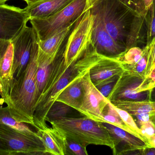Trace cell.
Wrapping results in <instances>:
<instances>
[{
	"mask_svg": "<svg viewBox=\"0 0 155 155\" xmlns=\"http://www.w3.org/2000/svg\"><path fill=\"white\" fill-rule=\"evenodd\" d=\"M11 43V42L4 41V40L0 39V63H1L2 58L5 53V52L7 50V48ZM0 82L1 83V75H0Z\"/></svg>",
	"mask_w": 155,
	"mask_h": 155,
	"instance_id": "35",
	"label": "cell"
},
{
	"mask_svg": "<svg viewBox=\"0 0 155 155\" xmlns=\"http://www.w3.org/2000/svg\"><path fill=\"white\" fill-rule=\"evenodd\" d=\"M150 101H155V86L150 90Z\"/></svg>",
	"mask_w": 155,
	"mask_h": 155,
	"instance_id": "42",
	"label": "cell"
},
{
	"mask_svg": "<svg viewBox=\"0 0 155 155\" xmlns=\"http://www.w3.org/2000/svg\"><path fill=\"white\" fill-rule=\"evenodd\" d=\"M86 0H74L58 12L45 18L30 20L39 41H42L60 30L73 25L87 11Z\"/></svg>",
	"mask_w": 155,
	"mask_h": 155,
	"instance_id": "5",
	"label": "cell"
},
{
	"mask_svg": "<svg viewBox=\"0 0 155 155\" xmlns=\"http://www.w3.org/2000/svg\"><path fill=\"white\" fill-rule=\"evenodd\" d=\"M30 19L24 9L0 4V39L12 42Z\"/></svg>",
	"mask_w": 155,
	"mask_h": 155,
	"instance_id": "11",
	"label": "cell"
},
{
	"mask_svg": "<svg viewBox=\"0 0 155 155\" xmlns=\"http://www.w3.org/2000/svg\"><path fill=\"white\" fill-rule=\"evenodd\" d=\"M143 49L134 46L127 49L117 57L113 58L121 65L133 64L136 63L143 55Z\"/></svg>",
	"mask_w": 155,
	"mask_h": 155,
	"instance_id": "27",
	"label": "cell"
},
{
	"mask_svg": "<svg viewBox=\"0 0 155 155\" xmlns=\"http://www.w3.org/2000/svg\"><path fill=\"white\" fill-rule=\"evenodd\" d=\"M155 67V39L150 51L149 59L145 71V78L148 76Z\"/></svg>",
	"mask_w": 155,
	"mask_h": 155,
	"instance_id": "33",
	"label": "cell"
},
{
	"mask_svg": "<svg viewBox=\"0 0 155 155\" xmlns=\"http://www.w3.org/2000/svg\"><path fill=\"white\" fill-rule=\"evenodd\" d=\"M74 0H41L24 8L30 17L32 18H45L65 8Z\"/></svg>",
	"mask_w": 155,
	"mask_h": 155,
	"instance_id": "16",
	"label": "cell"
},
{
	"mask_svg": "<svg viewBox=\"0 0 155 155\" xmlns=\"http://www.w3.org/2000/svg\"><path fill=\"white\" fill-rule=\"evenodd\" d=\"M0 95L2 96V98L3 97V93L2 86V83L0 82Z\"/></svg>",
	"mask_w": 155,
	"mask_h": 155,
	"instance_id": "45",
	"label": "cell"
},
{
	"mask_svg": "<svg viewBox=\"0 0 155 155\" xmlns=\"http://www.w3.org/2000/svg\"><path fill=\"white\" fill-rule=\"evenodd\" d=\"M145 78L124 71L107 97V100L110 102L150 101V90L144 91L143 85Z\"/></svg>",
	"mask_w": 155,
	"mask_h": 155,
	"instance_id": "8",
	"label": "cell"
},
{
	"mask_svg": "<svg viewBox=\"0 0 155 155\" xmlns=\"http://www.w3.org/2000/svg\"><path fill=\"white\" fill-rule=\"evenodd\" d=\"M74 24L60 30L45 40H39V49L48 55H56L69 36Z\"/></svg>",
	"mask_w": 155,
	"mask_h": 155,
	"instance_id": "20",
	"label": "cell"
},
{
	"mask_svg": "<svg viewBox=\"0 0 155 155\" xmlns=\"http://www.w3.org/2000/svg\"><path fill=\"white\" fill-rule=\"evenodd\" d=\"M147 27V44H149L155 39V0L147 11L146 16Z\"/></svg>",
	"mask_w": 155,
	"mask_h": 155,
	"instance_id": "29",
	"label": "cell"
},
{
	"mask_svg": "<svg viewBox=\"0 0 155 155\" xmlns=\"http://www.w3.org/2000/svg\"><path fill=\"white\" fill-rule=\"evenodd\" d=\"M113 139L114 155H127L136 150L150 147L143 140L125 130L108 123H103Z\"/></svg>",
	"mask_w": 155,
	"mask_h": 155,
	"instance_id": "13",
	"label": "cell"
},
{
	"mask_svg": "<svg viewBox=\"0 0 155 155\" xmlns=\"http://www.w3.org/2000/svg\"><path fill=\"white\" fill-rule=\"evenodd\" d=\"M140 155H155V147H146L141 149L140 151Z\"/></svg>",
	"mask_w": 155,
	"mask_h": 155,
	"instance_id": "36",
	"label": "cell"
},
{
	"mask_svg": "<svg viewBox=\"0 0 155 155\" xmlns=\"http://www.w3.org/2000/svg\"><path fill=\"white\" fill-rule=\"evenodd\" d=\"M66 155H87L86 147L72 139L66 138Z\"/></svg>",
	"mask_w": 155,
	"mask_h": 155,
	"instance_id": "30",
	"label": "cell"
},
{
	"mask_svg": "<svg viewBox=\"0 0 155 155\" xmlns=\"http://www.w3.org/2000/svg\"><path fill=\"white\" fill-rule=\"evenodd\" d=\"M23 1L26 2L27 4V6H30V5H32L38 2L41 1V0H23Z\"/></svg>",
	"mask_w": 155,
	"mask_h": 155,
	"instance_id": "43",
	"label": "cell"
},
{
	"mask_svg": "<svg viewBox=\"0 0 155 155\" xmlns=\"http://www.w3.org/2000/svg\"><path fill=\"white\" fill-rule=\"evenodd\" d=\"M57 55L51 56L39 49L36 73V104L44 91L53 62Z\"/></svg>",
	"mask_w": 155,
	"mask_h": 155,
	"instance_id": "17",
	"label": "cell"
},
{
	"mask_svg": "<svg viewBox=\"0 0 155 155\" xmlns=\"http://www.w3.org/2000/svg\"><path fill=\"white\" fill-rule=\"evenodd\" d=\"M13 50L11 42L0 63L1 83L3 93V97L2 98L3 103L7 99L14 80L13 72Z\"/></svg>",
	"mask_w": 155,
	"mask_h": 155,
	"instance_id": "18",
	"label": "cell"
},
{
	"mask_svg": "<svg viewBox=\"0 0 155 155\" xmlns=\"http://www.w3.org/2000/svg\"><path fill=\"white\" fill-rule=\"evenodd\" d=\"M0 155H9L7 147L2 139L0 138Z\"/></svg>",
	"mask_w": 155,
	"mask_h": 155,
	"instance_id": "38",
	"label": "cell"
},
{
	"mask_svg": "<svg viewBox=\"0 0 155 155\" xmlns=\"http://www.w3.org/2000/svg\"><path fill=\"white\" fill-rule=\"evenodd\" d=\"M119 76L120 75L116 76L108 80L103 82L97 86H95L96 87L97 89L101 93L103 96L107 98L111 92H112Z\"/></svg>",
	"mask_w": 155,
	"mask_h": 155,
	"instance_id": "31",
	"label": "cell"
},
{
	"mask_svg": "<svg viewBox=\"0 0 155 155\" xmlns=\"http://www.w3.org/2000/svg\"><path fill=\"white\" fill-rule=\"evenodd\" d=\"M0 138L5 143L9 155H46L39 134H29L0 123Z\"/></svg>",
	"mask_w": 155,
	"mask_h": 155,
	"instance_id": "7",
	"label": "cell"
},
{
	"mask_svg": "<svg viewBox=\"0 0 155 155\" xmlns=\"http://www.w3.org/2000/svg\"><path fill=\"white\" fill-rule=\"evenodd\" d=\"M103 57L91 43L84 53L69 66L63 63L52 67L44 91L35 108L33 121L37 130L48 126L47 113L64 89L72 82L83 77Z\"/></svg>",
	"mask_w": 155,
	"mask_h": 155,
	"instance_id": "1",
	"label": "cell"
},
{
	"mask_svg": "<svg viewBox=\"0 0 155 155\" xmlns=\"http://www.w3.org/2000/svg\"><path fill=\"white\" fill-rule=\"evenodd\" d=\"M136 124L147 139V137L155 133L154 126L150 119L147 121L137 122Z\"/></svg>",
	"mask_w": 155,
	"mask_h": 155,
	"instance_id": "32",
	"label": "cell"
},
{
	"mask_svg": "<svg viewBox=\"0 0 155 155\" xmlns=\"http://www.w3.org/2000/svg\"><path fill=\"white\" fill-rule=\"evenodd\" d=\"M93 25V15L89 9L77 20L67 37L64 53L65 66L75 62L90 46Z\"/></svg>",
	"mask_w": 155,
	"mask_h": 155,
	"instance_id": "6",
	"label": "cell"
},
{
	"mask_svg": "<svg viewBox=\"0 0 155 155\" xmlns=\"http://www.w3.org/2000/svg\"><path fill=\"white\" fill-rule=\"evenodd\" d=\"M84 96L78 112L92 120L104 123L103 112L109 103L90 80L89 72L82 78Z\"/></svg>",
	"mask_w": 155,
	"mask_h": 155,
	"instance_id": "10",
	"label": "cell"
},
{
	"mask_svg": "<svg viewBox=\"0 0 155 155\" xmlns=\"http://www.w3.org/2000/svg\"><path fill=\"white\" fill-rule=\"evenodd\" d=\"M79 114H81L72 107L61 102L55 101L47 113L46 121L51 123L68 116Z\"/></svg>",
	"mask_w": 155,
	"mask_h": 155,
	"instance_id": "23",
	"label": "cell"
},
{
	"mask_svg": "<svg viewBox=\"0 0 155 155\" xmlns=\"http://www.w3.org/2000/svg\"><path fill=\"white\" fill-rule=\"evenodd\" d=\"M147 11L143 10L138 12L135 15L127 39L126 50L137 46L142 36L144 24L146 22Z\"/></svg>",
	"mask_w": 155,
	"mask_h": 155,
	"instance_id": "22",
	"label": "cell"
},
{
	"mask_svg": "<svg viewBox=\"0 0 155 155\" xmlns=\"http://www.w3.org/2000/svg\"><path fill=\"white\" fill-rule=\"evenodd\" d=\"M36 130L44 146L46 154L66 155V138L58 129L47 126Z\"/></svg>",
	"mask_w": 155,
	"mask_h": 155,
	"instance_id": "15",
	"label": "cell"
},
{
	"mask_svg": "<svg viewBox=\"0 0 155 155\" xmlns=\"http://www.w3.org/2000/svg\"><path fill=\"white\" fill-rule=\"evenodd\" d=\"M147 83L148 85L149 90L155 86V67L147 77H146Z\"/></svg>",
	"mask_w": 155,
	"mask_h": 155,
	"instance_id": "34",
	"label": "cell"
},
{
	"mask_svg": "<svg viewBox=\"0 0 155 155\" xmlns=\"http://www.w3.org/2000/svg\"><path fill=\"white\" fill-rule=\"evenodd\" d=\"M8 1L9 0H0V4H4Z\"/></svg>",
	"mask_w": 155,
	"mask_h": 155,
	"instance_id": "46",
	"label": "cell"
},
{
	"mask_svg": "<svg viewBox=\"0 0 155 155\" xmlns=\"http://www.w3.org/2000/svg\"><path fill=\"white\" fill-rule=\"evenodd\" d=\"M115 108L116 110L117 111L118 113L119 114L120 116H121L122 119H123L124 122L128 126V127L132 130V132L134 133V135L143 140L148 145L147 139L142 133L141 130L137 125L133 116L125 110L117 108L115 106Z\"/></svg>",
	"mask_w": 155,
	"mask_h": 155,
	"instance_id": "28",
	"label": "cell"
},
{
	"mask_svg": "<svg viewBox=\"0 0 155 155\" xmlns=\"http://www.w3.org/2000/svg\"><path fill=\"white\" fill-rule=\"evenodd\" d=\"M154 0H143L145 10L147 11L151 7Z\"/></svg>",
	"mask_w": 155,
	"mask_h": 155,
	"instance_id": "41",
	"label": "cell"
},
{
	"mask_svg": "<svg viewBox=\"0 0 155 155\" xmlns=\"http://www.w3.org/2000/svg\"><path fill=\"white\" fill-rule=\"evenodd\" d=\"M114 106L129 113L132 116L146 114L149 116L155 114V101L128 102L114 101L110 102Z\"/></svg>",
	"mask_w": 155,
	"mask_h": 155,
	"instance_id": "21",
	"label": "cell"
},
{
	"mask_svg": "<svg viewBox=\"0 0 155 155\" xmlns=\"http://www.w3.org/2000/svg\"><path fill=\"white\" fill-rule=\"evenodd\" d=\"M82 78L76 79L68 85L58 96L56 101L64 103L78 111L84 96Z\"/></svg>",
	"mask_w": 155,
	"mask_h": 155,
	"instance_id": "19",
	"label": "cell"
},
{
	"mask_svg": "<svg viewBox=\"0 0 155 155\" xmlns=\"http://www.w3.org/2000/svg\"><path fill=\"white\" fill-rule=\"evenodd\" d=\"M149 119L153 123L155 128V114L149 116Z\"/></svg>",
	"mask_w": 155,
	"mask_h": 155,
	"instance_id": "44",
	"label": "cell"
},
{
	"mask_svg": "<svg viewBox=\"0 0 155 155\" xmlns=\"http://www.w3.org/2000/svg\"><path fill=\"white\" fill-rule=\"evenodd\" d=\"M34 28L27 25L12 42L13 50V72L14 79L25 71L31 59L34 47L38 40Z\"/></svg>",
	"mask_w": 155,
	"mask_h": 155,
	"instance_id": "9",
	"label": "cell"
},
{
	"mask_svg": "<svg viewBox=\"0 0 155 155\" xmlns=\"http://www.w3.org/2000/svg\"><path fill=\"white\" fill-rule=\"evenodd\" d=\"M39 49L38 40L26 69L18 78L14 79L8 97L3 102L7 104L14 118L34 127L33 115L36 104V73Z\"/></svg>",
	"mask_w": 155,
	"mask_h": 155,
	"instance_id": "2",
	"label": "cell"
},
{
	"mask_svg": "<svg viewBox=\"0 0 155 155\" xmlns=\"http://www.w3.org/2000/svg\"><path fill=\"white\" fill-rule=\"evenodd\" d=\"M91 12L93 15L91 43L97 52L105 57L113 58L125 51L108 33L100 16L92 10Z\"/></svg>",
	"mask_w": 155,
	"mask_h": 155,
	"instance_id": "12",
	"label": "cell"
},
{
	"mask_svg": "<svg viewBox=\"0 0 155 155\" xmlns=\"http://www.w3.org/2000/svg\"><path fill=\"white\" fill-rule=\"evenodd\" d=\"M135 9L140 7L143 4V0H124Z\"/></svg>",
	"mask_w": 155,
	"mask_h": 155,
	"instance_id": "37",
	"label": "cell"
},
{
	"mask_svg": "<svg viewBox=\"0 0 155 155\" xmlns=\"http://www.w3.org/2000/svg\"><path fill=\"white\" fill-rule=\"evenodd\" d=\"M154 39L149 44H146L143 48V54L140 59L133 64L121 65L124 71L140 76L145 78V71L149 59L150 51L153 43Z\"/></svg>",
	"mask_w": 155,
	"mask_h": 155,
	"instance_id": "24",
	"label": "cell"
},
{
	"mask_svg": "<svg viewBox=\"0 0 155 155\" xmlns=\"http://www.w3.org/2000/svg\"><path fill=\"white\" fill-rule=\"evenodd\" d=\"M124 69L118 62L113 58L105 57L99 60L89 71L90 80L95 86L116 76H119Z\"/></svg>",
	"mask_w": 155,
	"mask_h": 155,
	"instance_id": "14",
	"label": "cell"
},
{
	"mask_svg": "<svg viewBox=\"0 0 155 155\" xmlns=\"http://www.w3.org/2000/svg\"><path fill=\"white\" fill-rule=\"evenodd\" d=\"M99 0H86L87 10L91 9Z\"/></svg>",
	"mask_w": 155,
	"mask_h": 155,
	"instance_id": "40",
	"label": "cell"
},
{
	"mask_svg": "<svg viewBox=\"0 0 155 155\" xmlns=\"http://www.w3.org/2000/svg\"><path fill=\"white\" fill-rule=\"evenodd\" d=\"M0 123L4 124L29 134H38L37 130L34 131L29 126L30 125L18 122L11 115L9 107L7 106L0 107Z\"/></svg>",
	"mask_w": 155,
	"mask_h": 155,
	"instance_id": "25",
	"label": "cell"
},
{
	"mask_svg": "<svg viewBox=\"0 0 155 155\" xmlns=\"http://www.w3.org/2000/svg\"><path fill=\"white\" fill-rule=\"evenodd\" d=\"M50 123L65 138L76 141L84 147L89 145L105 146L114 150L113 139L103 123L79 114Z\"/></svg>",
	"mask_w": 155,
	"mask_h": 155,
	"instance_id": "3",
	"label": "cell"
},
{
	"mask_svg": "<svg viewBox=\"0 0 155 155\" xmlns=\"http://www.w3.org/2000/svg\"><path fill=\"white\" fill-rule=\"evenodd\" d=\"M103 116L104 123L111 124L134 135L132 130L124 122L116 110L115 106L110 102L105 108Z\"/></svg>",
	"mask_w": 155,
	"mask_h": 155,
	"instance_id": "26",
	"label": "cell"
},
{
	"mask_svg": "<svg viewBox=\"0 0 155 155\" xmlns=\"http://www.w3.org/2000/svg\"><path fill=\"white\" fill-rule=\"evenodd\" d=\"M147 139L149 147H155V133L147 137Z\"/></svg>",
	"mask_w": 155,
	"mask_h": 155,
	"instance_id": "39",
	"label": "cell"
},
{
	"mask_svg": "<svg viewBox=\"0 0 155 155\" xmlns=\"http://www.w3.org/2000/svg\"><path fill=\"white\" fill-rule=\"evenodd\" d=\"M91 9L100 16L107 31L116 42L126 50L132 21L140 11L124 0H99Z\"/></svg>",
	"mask_w": 155,
	"mask_h": 155,
	"instance_id": "4",
	"label": "cell"
}]
</instances>
